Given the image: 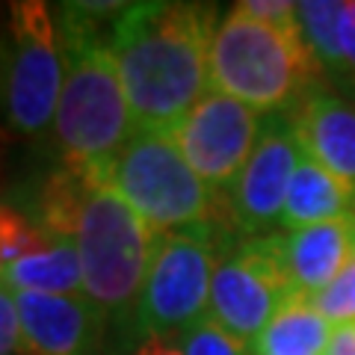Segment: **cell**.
<instances>
[{
    "instance_id": "cell-21",
    "label": "cell",
    "mask_w": 355,
    "mask_h": 355,
    "mask_svg": "<svg viewBox=\"0 0 355 355\" xmlns=\"http://www.w3.org/2000/svg\"><path fill=\"white\" fill-rule=\"evenodd\" d=\"M0 355H21L18 302L6 284H0Z\"/></svg>"
},
{
    "instance_id": "cell-19",
    "label": "cell",
    "mask_w": 355,
    "mask_h": 355,
    "mask_svg": "<svg viewBox=\"0 0 355 355\" xmlns=\"http://www.w3.org/2000/svg\"><path fill=\"white\" fill-rule=\"evenodd\" d=\"M314 305L320 308L331 326H349L355 323V263L338 282H331L323 293L314 296Z\"/></svg>"
},
{
    "instance_id": "cell-9",
    "label": "cell",
    "mask_w": 355,
    "mask_h": 355,
    "mask_svg": "<svg viewBox=\"0 0 355 355\" xmlns=\"http://www.w3.org/2000/svg\"><path fill=\"white\" fill-rule=\"evenodd\" d=\"M263 116L234 101L231 95L210 89L169 133L193 172L219 198H225L258 146Z\"/></svg>"
},
{
    "instance_id": "cell-22",
    "label": "cell",
    "mask_w": 355,
    "mask_h": 355,
    "mask_svg": "<svg viewBox=\"0 0 355 355\" xmlns=\"http://www.w3.org/2000/svg\"><path fill=\"white\" fill-rule=\"evenodd\" d=\"M116 355H184L181 343L172 338H142L133 335L119 347Z\"/></svg>"
},
{
    "instance_id": "cell-16",
    "label": "cell",
    "mask_w": 355,
    "mask_h": 355,
    "mask_svg": "<svg viewBox=\"0 0 355 355\" xmlns=\"http://www.w3.org/2000/svg\"><path fill=\"white\" fill-rule=\"evenodd\" d=\"M331 335L335 326L320 314L314 299L299 293L270 320L252 347L254 355H326Z\"/></svg>"
},
{
    "instance_id": "cell-10",
    "label": "cell",
    "mask_w": 355,
    "mask_h": 355,
    "mask_svg": "<svg viewBox=\"0 0 355 355\" xmlns=\"http://www.w3.org/2000/svg\"><path fill=\"white\" fill-rule=\"evenodd\" d=\"M302 160L291 113L263 119L258 146L225 196L228 222L240 237H263L279 225L291 178Z\"/></svg>"
},
{
    "instance_id": "cell-23",
    "label": "cell",
    "mask_w": 355,
    "mask_h": 355,
    "mask_svg": "<svg viewBox=\"0 0 355 355\" xmlns=\"http://www.w3.org/2000/svg\"><path fill=\"white\" fill-rule=\"evenodd\" d=\"M340 44H343V57H347V65L352 71V80H355V0H347V9H343Z\"/></svg>"
},
{
    "instance_id": "cell-1",
    "label": "cell",
    "mask_w": 355,
    "mask_h": 355,
    "mask_svg": "<svg viewBox=\"0 0 355 355\" xmlns=\"http://www.w3.org/2000/svg\"><path fill=\"white\" fill-rule=\"evenodd\" d=\"M216 3L146 0L110 27V48L119 65L137 128L175 130L210 92V44L219 27Z\"/></svg>"
},
{
    "instance_id": "cell-15",
    "label": "cell",
    "mask_w": 355,
    "mask_h": 355,
    "mask_svg": "<svg viewBox=\"0 0 355 355\" xmlns=\"http://www.w3.org/2000/svg\"><path fill=\"white\" fill-rule=\"evenodd\" d=\"M0 284H6L12 293L83 296V270L74 240L51 237L42 249L6 266Z\"/></svg>"
},
{
    "instance_id": "cell-18",
    "label": "cell",
    "mask_w": 355,
    "mask_h": 355,
    "mask_svg": "<svg viewBox=\"0 0 355 355\" xmlns=\"http://www.w3.org/2000/svg\"><path fill=\"white\" fill-rule=\"evenodd\" d=\"M178 343H181L184 355H254V347L249 340L231 335L210 317L198 320L187 335H181Z\"/></svg>"
},
{
    "instance_id": "cell-4",
    "label": "cell",
    "mask_w": 355,
    "mask_h": 355,
    "mask_svg": "<svg viewBox=\"0 0 355 355\" xmlns=\"http://www.w3.org/2000/svg\"><path fill=\"white\" fill-rule=\"evenodd\" d=\"M317 65L302 30H282L246 15L234 3L210 44V89L231 95L258 116H282L320 89Z\"/></svg>"
},
{
    "instance_id": "cell-5",
    "label": "cell",
    "mask_w": 355,
    "mask_h": 355,
    "mask_svg": "<svg viewBox=\"0 0 355 355\" xmlns=\"http://www.w3.org/2000/svg\"><path fill=\"white\" fill-rule=\"evenodd\" d=\"M101 181L148 222L154 234L231 225L222 198L193 172L169 130L137 128Z\"/></svg>"
},
{
    "instance_id": "cell-11",
    "label": "cell",
    "mask_w": 355,
    "mask_h": 355,
    "mask_svg": "<svg viewBox=\"0 0 355 355\" xmlns=\"http://www.w3.org/2000/svg\"><path fill=\"white\" fill-rule=\"evenodd\" d=\"M21 355H113L104 317L86 296L15 293Z\"/></svg>"
},
{
    "instance_id": "cell-7",
    "label": "cell",
    "mask_w": 355,
    "mask_h": 355,
    "mask_svg": "<svg viewBox=\"0 0 355 355\" xmlns=\"http://www.w3.org/2000/svg\"><path fill=\"white\" fill-rule=\"evenodd\" d=\"M234 234L231 225H196L157 234L133 335L181 340L205 320L219 254Z\"/></svg>"
},
{
    "instance_id": "cell-24",
    "label": "cell",
    "mask_w": 355,
    "mask_h": 355,
    "mask_svg": "<svg viewBox=\"0 0 355 355\" xmlns=\"http://www.w3.org/2000/svg\"><path fill=\"white\" fill-rule=\"evenodd\" d=\"M326 355H355V323L335 326V335H331Z\"/></svg>"
},
{
    "instance_id": "cell-3",
    "label": "cell",
    "mask_w": 355,
    "mask_h": 355,
    "mask_svg": "<svg viewBox=\"0 0 355 355\" xmlns=\"http://www.w3.org/2000/svg\"><path fill=\"white\" fill-rule=\"evenodd\" d=\"M71 240L80 254L83 296L110 326L116 355L133 335L157 234L104 181L92 178L77 210Z\"/></svg>"
},
{
    "instance_id": "cell-14",
    "label": "cell",
    "mask_w": 355,
    "mask_h": 355,
    "mask_svg": "<svg viewBox=\"0 0 355 355\" xmlns=\"http://www.w3.org/2000/svg\"><path fill=\"white\" fill-rule=\"evenodd\" d=\"M355 214V196L343 181H338L326 166H320L314 157L302 151L296 172L291 178V190L284 198V210L279 225L284 234L299 228H311L320 222H331L340 216Z\"/></svg>"
},
{
    "instance_id": "cell-8",
    "label": "cell",
    "mask_w": 355,
    "mask_h": 355,
    "mask_svg": "<svg viewBox=\"0 0 355 355\" xmlns=\"http://www.w3.org/2000/svg\"><path fill=\"white\" fill-rule=\"evenodd\" d=\"M293 296L299 291L287 272L284 234H234L219 254L207 317L231 335L254 343Z\"/></svg>"
},
{
    "instance_id": "cell-17",
    "label": "cell",
    "mask_w": 355,
    "mask_h": 355,
    "mask_svg": "<svg viewBox=\"0 0 355 355\" xmlns=\"http://www.w3.org/2000/svg\"><path fill=\"white\" fill-rule=\"evenodd\" d=\"M296 9H299L302 36L308 42L311 53H314L317 65L323 69V74L331 77L338 86L355 89L352 71L340 44V18L347 3L343 0H302V3H296Z\"/></svg>"
},
{
    "instance_id": "cell-20",
    "label": "cell",
    "mask_w": 355,
    "mask_h": 355,
    "mask_svg": "<svg viewBox=\"0 0 355 355\" xmlns=\"http://www.w3.org/2000/svg\"><path fill=\"white\" fill-rule=\"evenodd\" d=\"M237 6L246 15L263 21V24H272L282 30H302V24H299V9L291 0H243Z\"/></svg>"
},
{
    "instance_id": "cell-12",
    "label": "cell",
    "mask_w": 355,
    "mask_h": 355,
    "mask_svg": "<svg viewBox=\"0 0 355 355\" xmlns=\"http://www.w3.org/2000/svg\"><path fill=\"white\" fill-rule=\"evenodd\" d=\"M302 151L343 181L355 196V107L331 89H314L293 113Z\"/></svg>"
},
{
    "instance_id": "cell-6",
    "label": "cell",
    "mask_w": 355,
    "mask_h": 355,
    "mask_svg": "<svg viewBox=\"0 0 355 355\" xmlns=\"http://www.w3.org/2000/svg\"><path fill=\"white\" fill-rule=\"evenodd\" d=\"M65 86V42L53 6L15 0L0 27V125L12 137L51 133Z\"/></svg>"
},
{
    "instance_id": "cell-2",
    "label": "cell",
    "mask_w": 355,
    "mask_h": 355,
    "mask_svg": "<svg viewBox=\"0 0 355 355\" xmlns=\"http://www.w3.org/2000/svg\"><path fill=\"white\" fill-rule=\"evenodd\" d=\"M128 9L116 0L53 6L65 42V86L51 125L57 166L101 181L137 133L125 83L110 48V27Z\"/></svg>"
},
{
    "instance_id": "cell-13",
    "label": "cell",
    "mask_w": 355,
    "mask_h": 355,
    "mask_svg": "<svg viewBox=\"0 0 355 355\" xmlns=\"http://www.w3.org/2000/svg\"><path fill=\"white\" fill-rule=\"evenodd\" d=\"M284 261L299 293H323L355 263V214L284 234Z\"/></svg>"
}]
</instances>
